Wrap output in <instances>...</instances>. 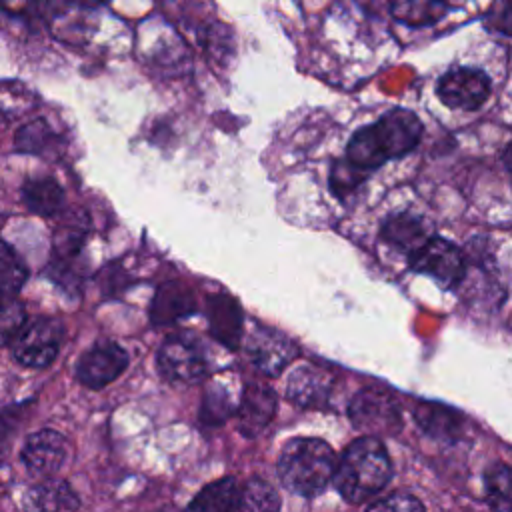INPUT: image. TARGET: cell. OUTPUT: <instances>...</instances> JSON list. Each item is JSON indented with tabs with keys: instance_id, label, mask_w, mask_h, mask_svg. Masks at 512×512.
Wrapping results in <instances>:
<instances>
[{
	"instance_id": "1",
	"label": "cell",
	"mask_w": 512,
	"mask_h": 512,
	"mask_svg": "<svg viewBox=\"0 0 512 512\" xmlns=\"http://www.w3.org/2000/svg\"><path fill=\"white\" fill-rule=\"evenodd\" d=\"M422 138L420 118L406 108H392L374 124L358 128L348 146L346 160L364 172L380 168L386 160L412 152Z\"/></svg>"
},
{
	"instance_id": "2",
	"label": "cell",
	"mask_w": 512,
	"mask_h": 512,
	"mask_svg": "<svg viewBox=\"0 0 512 512\" xmlns=\"http://www.w3.org/2000/svg\"><path fill=\"white\" fill-rule=\"evenodd\" d=\"M390 474L392 464L380 438L362 436L342 452L334 484L344 500L360 504L378 494L388 484Z\"/></svg>"
},
{
	"instance_id": "3",
	"label": "cell",
	"mask_w": 512,
	"mask_h": 512,
	"mask_svg": "<svg viewBox=\"0 0 512 512\" xmlns=\"http://www.w3.org/2000/svg\"><path fill=\"white\" fill-rule=\"evenodd\" d=\"M336 454L320 438H292L278 456V478L292 494H320L336 472Z\"/></svg>"
},
{
	"instance_id": "4",
	"label": "cell",
	"mask_w": 512,
	"mask_h": 512,
	"mask_svg": "<svg viewBox=\"0 0 512 512\" xmlns=\"http://www.w3.org/2000/svg\"><path fill=\"white\" fill-rule=\"evenodd\" d=\"M64 326L54 318L28 320L12 340V356L28 368H46L58 356Z\"/></svg>"
},
{
	"instance_id": "5",
	"label": "cell",
	"mask_w": 512,
	"mask_h": 512,
	"mask_svg": "<svg viewBox=\"0 0 512 512\" xmlns=\"http://www.w3.org/2000/svg\"><path fill=\"white\" fill-rule=\"evenodd\" d=\"M408 264L414 272L432 276L446 288H454L464 278V254L462 250L440 236H430L420 248L408 256Z\"/></svg>"
},
{
	"instance_id": "6",
	"label": "cell",
	"mask_w": 512,
	"mask_h": 512,
	"mask_svg": "<svg viewBox=\"0 0 512 512\" xmlns=\"http://www.w3.org/2000/svg\"><path fill=\"white\" fill-rule=\"evenodd\" d=\"M350 420L356 428L366 430V436L378 438V434H396L402 428V418L392 396L378 388L360 390L348 408Z\"/></svg>"
},
{
	"instance_id": "7",
	"label": "cell",
	"mask_w": 512,
	"mask_h": 512,
	"mask_svg": "<svg viewBox=\"0 0 512 512\" xmlns=\"http://www.w3.org/2000/svg\"><path fill=\"white\" fill-rule=\"evenodd\" d=\"M158 368L164 378L180 384H194L206 372V356L196 338L176 334L164 340L158 352Z\"/></svg>"
},
{
	"instance_id": "8",
	"label": "cell",
	"mask_w": 512,
	"mask_h": 512,
	"mask_svg": "<svg viewBox=\"0 0 512 512\" xmlns=\"http://www.w3.org/2000/svg\"><path fill=\"white\" fill-rule=\"evenodd\" d=\"M490 78L478 68H452L436 84L440 102L452 110H478L490 96Z\"/></svg>"
},
{
	"instance_id": "9",
	"label": "cell",
	"mask_w": 512,
	"mask_h": 512,
	"mask_svg": "<svg viewBox=\"0 0 512 512\" xmlns=\"http://www.w3.org/2000/svg\"><path fill=\"white\" fill-rule=\"evenodd\" d=\"M246 354L260 372L278 376L296 358L298 350L286 334L268 326H258L248 334Z\"/></svg>"
},
{
	"instance_id": "10",
	"label": "cell",
	"mask_w": 512,
	"mask_h": 512,
	"mask_svg": "<svg viewBox=\"0 0 512 512\" xmlns=\"http://www.w3.org/2000/svg\"><path fill=\"white\" fill-rule=\"evenodd\" d=\"M20 456L30 474L50 478L66 462L68 442L60 432L44 428L26 438Z\"/></svg>"
},
{
	"instance_id": "11",
	"label": "cell",
	"mask_w": 512,
	"mask_h": 512,
	"mask_svg": "<svg viewBox=\"0 0 512 512\" xmlns=\"http://www.w3.org/2000/svg\"><path fill=\"white\" fill-rule=\"evenodd\" d=\"M128 366V354L114 342H102L78 360L76 376L84 386L102 388L116 380Z\"/></svg>"
},
{
	"instance_id": "12",
	"label": "cell",
	"mask_w": 512,
	"mask_h": 512,
	"mask_svg": "<svg viewBox=\"0 0 512 512\" xmlns=\"http://www.w3.org/2000/svg\"><path fill=\"white\" fill-rule=\"evenodd\" d=\"M276 394L270 386L264 384H248L242 392L240 404H238V428L244 436L254 438L258 436L274 418L276 414Z\"/></svg>"
},
{
	"instance_id": "13",
	"label": "cell",
	"mask_w": 512,
	"mask_h": 512,
	"mask_svg": "<svg viewBox=\"0 0 512 512\" xmlns=\"http://www.w3.org/2000/svg\"><path fill=\"white\" fill-rule=\"evenodd\" d=\"M24 512H78L80 498L66 480L46 478L22 496Z\"/></svg>"
},
{
	"instance_id": "14",
	"label": "cell",
	"mask_w": 512,
	"mask_h": 512,
	"mask_svg": "<svg viewBox=\"0 0 512 512\" xmlns=\"http://www.w3.org/2000/svg\"><path fill=\"white\" fill-rule=\"evenodd\" d=\"M330 390H332L330 372L312 364H302L294 368L286 386L288 398L302 408L322 406L328 400Z\"/></svg>"
},
{
	"instance_id": "15",
	"label": "cell",
	"mask_w": 512,
	"mask_h": 512,
	"mask_svg": "<svg viewBox=\"0 0 512 512\" xmlns=\"http://www.w3.org/2000/svg\"><path fill=\"white\" fill-rule=\"evenodd\" d=\"M194 308H196V302L192 292L180 282H168L158 288L152 300L150 316L154 324H172L192 314Z\"/></svg>"
},
{
	"instance_id": "16",
	"label": "cell",
	"mask_w": 512,
	"mask_h": 512,
	"mask_svg": "<svg viewBox=\"0 0 512 512\" xmlns=\"http://www.w3.org/2000/svg\"><path fill=\"white\" fill-rule=\"evenodd\" d=\"M210 328L214 338H218L228 348H236L242 336V314L238 304L230 296H212L208 304Z\"/></svg>"
},
{
	"instance_id": "17",
	"label": "cell",
	"mask_w": 512,
	"mask_h": 512,
	"mask_svg": "<svg viewBox=\"0 0 512 512\" xmlns=\"http://www.w3.org/2000/svg\"><path fill=\"white\" fill-rule=\"evenodd\" d=\"M238 482L232 476H224L206 484L188 504L186 512H236Z\"/></svg>"
},
{
	"instance_id": "18",
	"label": "cell",
	"mask_w": 512,
	"mask_h": 512,
	"mask_svg": "<svg viewBox=\"0 0 512 512\" xmlns=\"http://www.w3.org/2000/svg\"><path fill=\"white\" fill-rule=\"evenodd\" d=\"M414 420L420 424V428L426 434H430L434 438L454 440L462 432V416L442 404L420 402L414 408Z\"/></svg>"
},
{
	"instance_id": "19",
	"label": "cell",
	"mask_w": 512,
	"mask_h": 512,
	"mask_svg": "<svg viewBox=\"0 0 512 512\" xmlns=\"http://www.w3.org/2000/svg\"><path fill=\"white\" fill-rule=\"evenodd\" d=\"M382 238L386 244L404 250L410 256L430 238V234L426 232V226L420 222V218L410 214H396L382 224Z\"/></svg>"
},
{
	"instance_id": "20",
	"label": "cell",
	"mask_w": 512,
	"mask_h": 512,
	"mask_svg": "<svg viewBox=\"0 0 512 512\" xmlns=\"http://www.w3.org/2000/svg\"><path fill=\"white\" fill-rule=\"evenodd\" d=\"M22 196L26 206L40 216L56 214L64 204V192L54 178L28 180L22 186Z\"/></svg>"
},
{
	"instance_id": "21",
	"label": "cell",
	"mask_w": 512,
	"mask_h": 512,
	"mask_svg": "<svg viewBox=\"0 0 512 512\" xmlns=\"http://www.w3.org/2000/svg\"><path fill=\"white\" fill-rule=\"evenodd\" d=\"M236 512H280V496L262 478H250L238 494Z\"/></svg>"
},
{
	"instance_id": "22",
	"label": "cell",
	"mask_w": 512,
	"mask_h": 512,
	"mask_svg": "<svg viewBox=\"0 0 512 512\" xmlns=\"http://www.w3.org/2000/svg\"><path fill=\"white\" fill-rule=\"evenodd\" d=\"M448 10V4L444 2H426V0H416V2H392L390 12L394 20L410 26V28H422L438 22Z\"/></svg>"
},
{
	"instance_id": "23",
	"label": "cell",
	"mask_w": 512,
	"mask_h": 512,
	"mask_svg": "<svg viewBox=\"0 0 512 512\" xmlns=\"http://www.w3.org/2000/svg\"><path fill=\"white\" fill-rule=\"evenodd\" d=\"M486 500L494 512H512V466L494 464L484 474Z\"/></svg>"
},
{
	"instance_id": "24",
	"label": "cell",
	"mask_w": 512,
	"mask_h": 512,
	"mask_svg": "<svg viewBox=\"0 0 512 512\" xmlns=\"http://www.w3.org/2000/svg\"><path fill=\"white\" fill-rule=\"evenodd\" d=\"M28 270L18 252L0 240V296L12 298L26 282Z\"/></svg>"
},
{
	"instance_id": "25",
	"label": "cell",
	"mask_w": 512,
	"mask_h": 512,
	"mask_svg": "<svg viewBox=\"0 0 512 512\" xmlns=\"http://www.w3.org/2000/svg\"><path fill=\"white\" fill-rule=\"evenodd\" d=\"M232 412H234L232 398L222 386H212L210 390H206L202 408H200V420L204 424H210V426L222 424Z\"/></svg>"
},
{
	"instance_id": "26",
	"label": "cell",
	"mask_w": 512,
	"mask_h": 512,
	"mask_svg": "<svg viewBox=\"0 0 512 512\" xmlns=\"http://www.w3.org/2000/svg\"><path fill=\"white\" fill-rule=\"evenodd\" d=\"M366 174L368 172L360 170L352 162L338 160V162H334L332 172H330V188L336 196L346 198L348 194H352L366 180Z\"/></svg>"
},
{
	"instance_id": "27",
	"label": "cell",
	"mask_w": 512,
	"mask_h": 512,
	"mask_svg": "<svg viewBox=\"0 0 512 512\" xmlns=\"http://www.w3.org/2000/svg\"><path fill=\"white\" fill-rule=\"evenodd\" d=\"M26 324L24 308L18 300L0 296V346L12 344V340L18 336L22 326Z\"/></svg>"
},
{
	"instance_id": "28",
	"label": "cell",
	"mask_w": 512,
	"mask_h": 512,
	"mask_svg": "<svg viewBox=\"0 0 512 512\" xmlns=\"http://www.w3.org/2000/svg\"><path fill=\"white\" fill-rule=\"evenodd\" d=\"M48 138H50V130L44 122L36 120V122H30L26 124L18 136H16V146L18 150H24V152H42L48 144Z\"/></svg>"
},
{
	"instance_id": "29",
	"label": "cell",
	"mask_w": 512,
	"mask_h": 512,
	"mask_svg": "<svg viewBox=\"0 0 512 512\" xmlns=\"http://www.w3.org/2000/svg\"><path fill=\"white\" fill-rule=\"evenodd\" d=\"M366 512H424V506L418 498L398 492L376 500L366 508Z\"/></svg>"
},
{
	"instance_id": "30",
	"label": "cell",
	"mask_w": 512,
	"mask_h": 512,
	"mask_svg": "<svg viewBox=\"0 0 512 512\" xmlns=\"http://www.w3.org/2000/svg\"><path fill=\"white\" fill-rule=\"evenodd\" d=\"M484 26L498 34L512 36V0L492 4L484 16Z\"/></svg>"
},
{
	"instance_id": "31",
	"label": "cell",
	"mask_w": 512,
	"mask_h": 512,
	"mask_svg": "<svg viewBox=\"0 0 512 512\" xmlns=\"http://www.w3.org/2000/svg\"><path fill=\"white\" fill-rule=\"evenodd\" d=\"M502 162H504V168H506V172L510 174V180H512V142L506 146V150L502 154Z\"/></svg>"
}]
</instances>
